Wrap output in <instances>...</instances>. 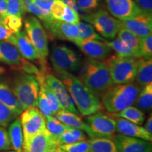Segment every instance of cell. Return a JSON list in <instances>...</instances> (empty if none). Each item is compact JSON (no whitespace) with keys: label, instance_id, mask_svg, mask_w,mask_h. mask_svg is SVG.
<instances>
[{"label":"cell","instance_id":"obj_6","mask_svg":"<svg viewBox=\"0 0 152 152\" xmlns=\"http://www.w3.org/2000/svg\"><path fill=\"white\" fill-rule=\"evenodd\" d=\"M138 58L122 57L117 55L109 56L104 63L109 68L113 84H126L135 80Z\"/></svg>","mask_w":152,"mask_h":152},{"label":"cell","instance_id":"obj_20","mask_svg":"<svg viewBox=\"0 0 152 152\" xmlns=\"http://www.w3.org/2000/svg\"><path fill=\"white\" fill-rule=\"evenodd\" d=\"M54 116L62 122L64 124L71 127V128L79 129L83 132H86L90 138L95 137V134L92 132L87 123L83 121L77 114L73 112L66 111V110H61L55 113Z\"/></svg>","mask_w":152,"mask_h":152},{"label":"cell","instance_id":"obj_18","mask_svg":"<svg viewBox=\"0 0 152 152\" xmlns=\"http://www.w3.org/2000/svg\"><path fill=\"white\" fill-rule=\"evenodd\" d=\"M7 42L12 44L18 49L23 58L28 61H37L38 56L35 47L24 31H19L13 34L7 39Z\"/></svg>","mask_w":152,"mask_h":152},{"label":"cell","instance_id":"obj_36","mask_svg":"<svg viewBox=\"0 0 152 152\" xmlns=\"http://www.w3.org/2000/svg\"><path fill=\"white\" fill-rule=\"evenodd\" d=\"M59 147L66 152H90V144L87 140L73 144H62Z\"/></svg>","mask_w":152,"mask_h":152},{"label":"cell","instance_id":"obj_35","mask_svg":"<svg viewBox=\"0 0 152 152\" xmlns=\"http://www.w3.org/2000/svg\"><path fill=\"white\" fill-rule=\"evenodd\" d=\"M37 108L43 114L45 117L53 115L48 99H47L46 95L44 92L43 89L40 86H39V94H38Z\"/></svg>","mask_w":152,"mask_h":152},{"label":"cell","instance_id":"obj_3","mask_svg":"<svg viewBox=\"0 0 152 152\" xmlns=\"http://www.w3.org/2000/svg\"><path fill=\"white\" fill-rule=\"evenodd\" d=\"M142 87L136 82L113 84L101 96L102 104L109 113H117L134 104Z\"/></svg>","mask_w":152,"mask_h":152},{"label":"cell","instance_id":"obj_48","mask_svg":"<svg viewBox=\"0 0 152 152\" xmlns=\"http://www.w3.org/2000/svg\"><path fill=\"white\" fill-rule=\"evenodd\" d=\"M55 0H32V1L40 8L50 11L51 7Z\"/></svg>","mask_w":152,"mask_h":152},{"label":"cell","instance_id":"obj_38","mask_svg":"<svg viewBox=\"0 0 152 152\" xmlns=\"http://www.w3.org/2000/svg\"><path fill=\"white\" fill-rule=\"evenodd\" d=\"M4 23L14 33L20 31L23 26L22 17L7 15L4 18Z\"/></svg>","mask_w":152,"mask_h":152},{"label":"cell","instance_id":"obj_4","mask_svg":"<svg viewBox=\"0 0 152 152\" xmlns=\"http://www.w3.org/2000/svg\"><path fill=\"white\" fill-rule=\"evenodd\" d=\"M26 33L35 47L38 56L37 61L41 66V71L48 70L47 56L49 54L48 36L44 26L37 17L29 16L24 20Z\"/></svg>","mask_w":152,"mask_h":152},{"label":"cell","instance_id":"obj_33","mask_svg":"<svg viewBox=\"0 0 152 152\" xmlns=\"http://www.w3.org/2000/svg\"><path fill=\"white\" fill-rule=\"evenodd\" d=\"M23 1L25 5H26V11L37 17L38 19L41 20L42 22L54 18L51 15L50 11L45 10V9L40 8L35 4H34L32 1V0H23Z\"/></svg>","mask_w":152,"mask_h":152},{"label":"cell","instance_id":"obj_28","mask_svg":"<svg viewBox=\"0 0 152 152\" xmlns=\"http://www.w3.org/2000/svg\"><path fill=\"white\" fill-rule=\"evenodd\" d=\"M58 145L66 144H73L75 142L87 140V136L83 131L79 129L71 128L63 132L60 136L56 137Z\"/></svg>","mask_w":152,"mask_h":152},{"label":"cell","instance_id":"obj_9","mask_svg":"<svg viewBox=\"0 0 152 152\" xmlns=\"http://www.w3.org/2000/svg\"><path fill=\"white\" fill-rule=\"evenodd\" d=\"M20 124L23 134V142L42 131L46 130V119L37 107L25 109L20 114Z\"/></svg>","mask_w":152,"mask_h":152},{"label":"cell","instance_id":"obj_10","mask_svg":"<svg viewBox=\"0 0 152 152\" xmlns=\"http://www.w3.org/2000/svg\"><path fill=\"white\" fill-rule=\"evenodd\" d=\"M44 28L52 39H58L76 43L80 40L78 28L76 24L69 23L52 18L43 21Z\"/></svg>","mask_w":152,"mask_h":152},{"label":"cell","instance_id":"obj_1","mask_svg":"<svg viewBox=\"0 0 152 152\" xmlns=\"http://www.w3.org/2000/svg\"><path fill=\"white\" fill-rule=\"evenodd\" d=\"M56 76L65 85L76 109L81 115L88 116L103 109V105L99 96L85 86L78 77L67 72L58 73Z\"/></svg>","mask_w":152,"mask_h":152},{"label":"cell","instance_id":"obj_21","mask_svg":"<svg viewBox=\"0 0 152 152\" xmlns=\"http://www.w3.org/2000/svg\"><path fill=\"white\" fill-rule=\"evenodd\" d=\"M23 59V58L14 45L7 41L0 40V62L18 69Z\"/></svg>","mask_w":152,"mask_h":152},{"label":"cell","instance_id":"obj_5","mask_svg":"<svg viewBox=\"0 0 152 152\" xmlns=\"http://www.w3.org/2000/svg\"><path fill=\"white\" fill-rule=\"evenodd\" d=\"M11 89L23 111L37 107L39 85L35 75L26 73L18 74L13 81Z\"/></svg>","mask_w":152,"mask_h":152},{"label":"cell","instance_id":"obj_27","mask_svg":"<svg viewBox=\"0 0 152 152\" xmlns=\"http://www.w3.org/2000/svg\"><path fill=\"white\" fill-rule=\"evenodd\" d=\"M113 114L118 117L122 118L140 125L143 124L145 121V114L136 106H130L118 113Z\"/></svg>","mask_w":152,"mask_h":152},{"label":"cell","instance_id":"obj_39","mask_svg":"<svg viewBox=\"0 0 152 152\" xmlns=\"http://www.w3.org/2000/svg\"><path fill=\"white\" fill-rule=\"evenodd\" d=\"M152 56V35L140 39V57L151 58Z\"/></svg>","mask_w":152,"mask_h":152},{"label":"cell","instance_id":"obj_50","mask_svg":"<svg viewBox=\"0 0 152 152\" xmlns=\"http://www.w3.org/2000/svg\"><path fill=\"white\" fill-rule=\"evenodd\" d=\"M144 128L147 130L148 132L152 134V115L150 114L149 117L147 120V122L144 124Z\"/></svg>","mask_w":152,"mask_h":152},{"label":"cell","instance_id":"obj_53","mask_svg":"<svg viewBox=\"0 0 152 152\" xmlns=\"http://www.w3.org/2000/svg\"><path fill=\"white\" fill-rule=\"evenodd\" d=\"M0 23H4V18L0 15Z\"/></svg>","mask_w":152,"mask_h":152},{"label":"cell","instance_id":"obj_12","mask_svg":"<svg viewBox=\"0 0 152 152\" xmlns=\"http://www.w3.org/2000/svg\"><path fill=\"white\" fill-rule=\"evenodd\" d=\"M86 123L96 137L113 138L116 132V121L113 115L98 111L88 115Z\"/></svg>","mask_w":152,"mask_h":152},{"label":"cell","instance_id":"obj_22","mask_svg":"<svg viewBox=\"0 0 152 152\" xmlns=\"http://www.w3.org/2000/svg\"><path fill=\"white\" fill-rule=\"evenodd\" d=\"M0 102L10 109L16 116L20 115L23 111L11 87L2 80H0Z\"/></svg>","mask_w":152,"mask_h":152},{"label":"cell","instance_id":"obj_29","mask_svg":"<svg viewBox=\"0 0 152 152\" xmlns=\"http://www.w3.org/2000/svg\"><path fill=\"white\" fill-rule=\"evenodd\" d=\"M136 107L142 111H149L152 106V83L143 87L134 102Z\"/></svg>","mask_w":152,"mask_h":152},{"label":"cell","instance_id":"obj_44","mask_svg":"<svg viewBox=\"0 0 152 152\" xmlns=\"http://www.w3.org/2000/svg\"><path fill=\"white\" fill-rule=\"evenodd\" d=\"M18 70H21L24 73L34 75H38L39 73V72H40V70L38 69L37 66H35L34 64H31L28 60L25 59L24 58L23 59L22 64L20 65V68H18Z\"/></svg>","mask_w":152,"mask_h":152},{"label":"cell","instance_id":"obj_32","mask_svg":"<svg viewBox=\"0 0 152 152\" xmlns=\"http://www.w3.org/2000/svg\"><path fill=\"white\" fill-rule=\"evenodd\" d=\"M45 119H46V127L47 130L56 138L60 136L66 130L71 128V127L61 122L54 115L45 117Z\"/></svg>","mask_w":152,"mask_h":152},{"label":"cell","instance_id":"obj_13","mask_svg":"<svg viewBox=\"0 0 152 152\" xmlns=\"http://www.w3.org/2000/svg\"><path fill=\"white\" fill-rule=\"evenodd\" d=\"M59 147L56 137L46 130L33 135L23 142V152H54Z\"/></svg>","mask_w":152,"mask_h":152},{"label":"cell","instance_id":"obj_11","mask_svg":"<svg viewBox=\"0 0 152 152\" xmlns=\"http://www.w3.org/2000/svg\"><path fill=\"white\" fill-rule=\"evenodd\" d=\"M42 73L45 84L59 101L63 109L76 114L78 113L71 94L68 93L62 81L57 76L49 73V71Z\"/></svg>","mask_w":152,"mask_h":152},{"label":"cell","instance_id":"obj_40","mask_svg":"<svg viewBox=\"0 0 152 152\" xmlns=\"http://www.w3.org/2000/svg\"><path fill=\"white\" fill-rule=\"evenodd\" d=\"M66 5L61 0H55L50 9L52 16L56 20H61L65 12Z\"/></svg>","mask_w":152,"mask_h":152},{"label":"cell","instance_id":"obj_16","mask_svg":"<svg viewBox=\"0 0 152 152\" xmlns=\"http://www.w3.org/2000/svg\"><path fill=\"white\" fill-rule=\"evenodd\" d=\"M75 44L88 58L95 60L104 61L109 56L112 51L106 45V41L83 39Z\"/></svg>","mask_w":152,"mask_h":152},{"label":"cell","instance_id":"obj_23","mask_svg":"<svg viewBox=\"0 0 152 152\" xmlns=\"http://www.w3.org/2000/svg\"><path fill=\"white\" fill-rule=\"evenodd\" d=\"M135 80L136 83L141 87H144L152 83L151 58L139 57Z\"/></svg>","mask_w":152,"mask_h":152},{"label":"cell","instance_id":"obj_49","mask_svg":"<svg viewBox=\"0 0 152 152\" xmlns=\"http://www.w3.org/2000/svg\"><path fill=\"white\" fill-rule=\"evenodd\" d=\"M7 0H0V15L3 18L7 16Z\"/></svg>","mask_w":152,"mask_h":152},{"label":"cell","instance_id":"obj_45","mask_svg":"<svg viewBox=\"0 0 152 152\" xmlns=\"http://www.w3.org/2000/svg\"><path fill=\"white\" fill-rule=\"evenodd\" d=\"M134 1L142 12L152 15V0H134Z\"/></svg>","mask_w":152,"mask_h":152},{"label":"cell","instance_id":"obj_43","mask_svg":"<svg viewBox=\"0 0 152 152\" xmlns=\"http://www.w3.org/2000/svg\"><path fill=\"white\" fill-rule=\"evenodd\" d=\"M12 149L8 131L4 127L0 126V151H9Z\"/></svg>","mask_w":152,"mask_h":152},{"label":"cell","instance_id":"obj_17","mask_svg":"<svg viewBox=\"0 0 152 152\" xmlns=\"http://www.w3.org/2000/svg\"><path fill=\"white\" fill-rule=\"evenodd\" d=\"M121 21L122 27L130 30L140 39L151 34L152 15L142 13L135 17Z\"/></svg>","mask_w":152,"mask_h":152},{"label":"cell","instance_id":"obj_30","mask_svg":"<svg viewBox=\"0 0 152 152\" xmlns=\"http://www.w3.org/2000/svg\"><path fill=\"white\" fill-rule=\"evenodd\" d=\"M78 28V34L80 40L83 39H96L100 41H106L99 34L90 23L80 21L76 24Z\"/></svg>","mask_w":152,"mask_h":152},{"label":"cell","instance_id":"obj_14","mask_svg":"<svg viewBox=\"0 0 152 152\" xmlns=\"http://www.w3.org/2000/svg\"><path fill=\"white\" fill-rule=\"evenodd\" d=\"M111 15L120 20L135 17L143 13L134 0H105Z\"/></svg>","mask_w":152,"mask_h":152},{"label":"cell","instance_id":"obj_8","mask_svg":"<svg viewBox=\"0 0 152 152\" xmlns=\"http://www.w3.org/2000/svg\"><path fill=\"white\" fill-rule=\"evenodd\" d=\"M83 20L92 25L102 37L107 39H115L122 28L121 20L104 9L87 14Z\"/></svg>","mask_w":152,"mask_h":152},{"label":"cell","instance_id":"obj_7","mask_svg":"<svg viewBox=\"0 0 152 152\" xmlns=\"http://www.w3.org/2000/svg\"><path fill=\"white\" fill-rule=\"evenodd\" d=\"M50 61L53 69L56 74L65 72L71 73L77 72L83 64L80 55L64 45L52 47Z\"/></svg>","mask_w":152,"mask_h":152},{"label":"cell","instance_id":"obj_34","mask_svg":"<svg viewBox=\"0 0 152 152\" xmlns=\"http://www.w3.org/2000/svg\"><path fill=\"white\" fill-rule=\"evenodd\" d=\"M26 12V5L23 0H7V15L16 16L23 18Z\"/></svg>","mask_w":152,"mask_h":152},{"label":"cell","instance_id":"obj_26","mask_svg":"<svg viewBox=\"0 0 152 152\" xmlns=\"http://www.w3.org/2000/svg\"><path fill=\"white\" fill-rule=\"evenodd\" d=\"M118 38L121 39L132 49L136 57H140V38L130 30L122 27L117 34Z\"/></svg>","mask_w":152,"mask_h":152},{"label":"cell","instance_id":"obj_15","mask_svg":"<svg viewBox=\"0 0 152 152\" xmlns=\"http://www.w3.org/2000/svg\"><path fill=\"white\" fill-rule=\"evenodd\" d=\"M118 152H151V142L118 134L113 137Z\"/></svg>","mask_w":152,"mask_h":152},{"label":"cell","instance_id":"obj_19","mask_svg":"<svg viewBox=\"0 0 152 152\" xmlns=\"http://www.w3.org/2000/svg\"><path fill=\"white\" fill-rule=\"evenodd\" d=\"M116 121V132L119 134L129 137H133L147 141H152V134L140 125L127 121L122 118L111 114Z\"/></svg>","mask_w":152,"mask_h":152},{"label":"cell","instance_id":"obj_25","mask_svg":"<svg viewBox=\"0 0 152 152\" xmlns=\"http://www.w3.org/2000/svg\"><path fill=\"white\" fill-rule=\"evenodd\" d=\"M89 141L90 152H118L113 139L104 137H95Z\"/></svg>","mask_w":152,"mask_h":152},{"label":"cell","instance_id":"obj_54","mask_svg":"<svg viewBox=\"0 0 152 152\" xmlns=\"http://www.w3.org/2000/svg\"><path fill=\"white\" fill-rule=\"evenodd\" d=\"M0 152H15L14 151H10V150H9V151H0Z\"/></svg>","mask_w":152,"mask_h":152},{"label":"cell","instance_id":"obj_46","mask_svg":"<svg viewBox=\"0 0 152 152\" xmlns=\"http://www.w3.org/2000/svg\"><path fill=\"white\" fill-rule=\"evenodd\" d=\"M61 1H63V2L66 5H67L68 7H69L70 8L73 9L74 11H75L76 12L78 13L80 17H81L83 19L87 14V13H85V11H83L80 8L78 4L76 2V0H61Z\"/></svg>","mask_w":152,"mask_h":152},{"label":"cell","instance_id":"obj_37","mask_svg":"<svg viewBox=\"0 0 152 152\" xmlns=\"http://www.w3.org/2000/svg\"><path fill=\"white\" fill-rule=\"evenodd\" d=\"M17 116L5 105L0 102V126L7 127Z\"/></svg>","mask_w":152,"mask_h":152},{"label":"cell","instance_id":"obj_2","mask_svg":"<svg viewBox=\"0 0 152 152\" xmlns=\"http://www.w3.org/2000/svg\"><path fill=\"white\" fill-rule=\"evenodd\" d=\"M78 78L95 95L101 96L113 85L109 68L104 61L88 58L80 68Z\"/></svg>","mask_w":152,"mask_h":152},{"label":"cell","instance_id":"obj_24","mask_svg":"<svg viewBox=\"0 0 152 152\" xmlns=\"http://www.w3.org/2000/svg\"><path fill=\"white\" fill-rule=\"evenodd\" d=\"M8 133L12 149L15 152H23V134L20 124V118H15L9 124Z\"/></svg>","mask_w":152,"mask_h":152},{"label":"cell","instance_id":"obj_42","mask_svg":"<svg viewBox=\"0 0 152 152\" xmlns=\"http://www.w3.org/2000/svg\"><path fill=\"white\" fill-rule=\"evenodd\" d=\"M80 17L78 13H77L73 9L70 8L69 7H68L66 5L65 12H64V14L63 15L62 18L60 20H62V21L66 23H69L77 24L80 21Z\"/></svg>","mask_w":152,"mask_h":152},{"label":"cell","instance_id":"obj_31","mask_svg":"<svg viewBox=\"0 0 152 152\" xmlns=\"http://www.w3.org/2000/svg\"><path fill=\"white\" fill-rule=\"evenodd\" d=\"M106 45L109 46L111 50L115 52V55L118 56H135V54L128 45L119 38L113 39L112 41H106Z\"/></svg>","mask_w":152,"mask_h":152},{"label":"cell","instance_id":"obj_51","mask_svg":"<svg viewBox=\"0 0 152 152\" xmlns=\"http://www.w3.org/2000/svg\"><path fill=\"white\" fill-rule=\"evenodd\" d=\"M6 72V69L5 68L2 67V66H0V75H1L2 74H4Z\"/></svg>","mask_w":152,"mask_h":152},{"label":"cell","instance_id":"obj_52","mask_svg":"<svg viewBox=\"0 0 152 152\" xmlns=\"http://www.w3.org/2000/svg\"><path fill=\"white\" fill-rule=\"evenodd\" d=\"M54 152H66V151H64V150H63L62 149H61V148L58 147V148H57V149H56V151H55Z\"/></svg>","mask_w":152,"mask_h":152},{"label":"cell","instance_id":"obj_41","mask_svg":"<svg viewBox=\"0 0 152 152\" xmlns=\"http://www.w3.org/2000/svg\"><path fill=\"white\" fill-rule=\"evenodd\" d=\"M79 7L85 13L90 14L99 7L100 0H76Z\"/></svg>","mask_w":152,"mask_h":152},{"label":"cell","instance_id":"obj_47","mask_svg":"<svg viewBox=\"0 0 152 152\" xmlns=\"http://www.w3.org/2000/svg\"><path fill=\"white\" fill-rule=\"evenodd\" d=\"M14 34L4 23H0V40L7 41V39Z\"/></svg>","mask_w":152,"mask_h":152}]
</instances>
